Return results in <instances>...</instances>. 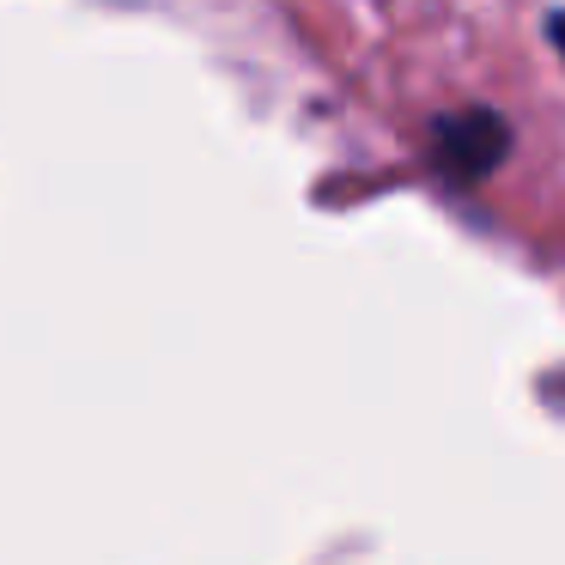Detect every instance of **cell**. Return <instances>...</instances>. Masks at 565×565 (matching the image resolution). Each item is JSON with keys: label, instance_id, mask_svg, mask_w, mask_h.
Returning <instances> with one entry per match:
<instances>
[{"label": "cell", "instance_id": "cell-2", "mask_svg": "<svg viewBox=\"0 0 565 565\" xmlns=\"http://www.w3.org/2000/svg\"><path fill=\"white\" fill-rule=\"evenodd\" d=\"M547 43L559 50V62H565V13H553V19H547Z\"/></svg>", "mask_w": 565, "mask_h": 565}, {"label": "cell", "instance_id": "cell-1", "mask_svg": "<svg viewBox=\"0 0 565 565\" xmlns=\"http://www.w3.org/2000/svg\"><path fill=\"white\" fill-rule=\"evenodd\" d=\"M511 159V122L487 104H462V110L431 122V171L456 189L487 183L499 164Z\"/></svg>", "mask_w": 565, "mask_h": 565}]
</instances>
